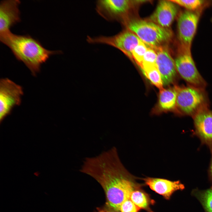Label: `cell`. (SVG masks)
<instances>
[{
	"label": "cell",
	"instance_id": "obj_1",
	"mask_svg": "<svg viewBox=\"0 0 212 212\" xmlns=\"http://www.w3.org/2000/svg\"><path fill=\"white\" fill-rule=\"evenodd\" d=\"M80 171L96 180L105 191L107 204L115 211L130 198L137 186L135 178L124 166L115 147L95 157L85 158Z\"/></svg>",
	"mask_w": 212,
	"mask_h": 212
},
{
	"label": "cell",
	"instance_id": "obj_2",
	"mask_svg": "<svg viewBox=\"0 0 212 212\" xmlns=\"http://www.w3.org/2000/svg\"><path fill=\"white\" fill-rule=\"evenodd\" d=\"M1 42L11 49L16 58L22 62L35 75L41 65L52 55L61 53L59 51L45 48L40 42L28 35H19L10 31L0 34Z\"/></svg>",
	"mask_w": 212,
	"mask_h": 212
},
{
	"label": "cell",
	"instance_id": "obj_3",
	"mask_svg": "<svg viewBox=\"0 0 212 212\" xmlns=\"http://www.w3.org/2000/svg\"><path fill=\"white\" fill-rule=\"evenodd\" d=\"M177 113L193 117L201 110L209 107V102L205 89L190 85H177Z\"/></svg>",
	"mask_w": 212,
	"mask_h": 212
},
{
	"label": "cell",
	"instance_id": "obj_4",
	"mask_svg": "<svg viewBox=\"0 0 212 212\" xmlns=\"http://www.w3.org/2000/svg\"><path fill=\"white\" fill-rule=\"evenodd\" d=\"M128 30L135 34L146 45L155 49L169 41L172 33L150 21L134 19L126 23Z\"/></svg>",
	"mask_w": 212,
	"mask_h": 212
},
{
	"label": "cell",
	"instance_id": "obj_5",
	"mask_svg": "<svg viewBox=\"0 0 212 212\" xmlns=\"http://www.w3.org/2000/svg\"><path fill=\"white\" fill-rule=\"evenodd\" d=\"M87 40L92 44H103L115 47L133 60L132 52L142 41L134 33L128 30L113 36H87Z\"/></svg>",
	"mask_w": 212,
	"mask_h": 212
},
{
	"label": "cell",
	"instance_id": "obj_6",
	"mask_svg": "<svg viewBox=\"0 0 212 212\" xmlns=\"http://www.w3.org/2000/svg\"><path fill=\"white\" fill-rule=\"evenodd\" d=\"M174 62L177 71L188 85L205 89L206 82L196 67L191 50L182 47L181 52Z\"/></svg>",
	"mask_w": 212,
	"mask_h": 212
},
{
	"label": "cell",
	"instance_id": "obj_7",
	"mask_svg": "<svg viewBox=\"0 0 212 212\" xmlns=\"http://www.w3.org/2000/svg\"><path fill=\"white\" fill-rule=\"evenodd\" d=\"M23 94V88L20 85L7 78L0 80V123L14 107L20 104Z\"/></svg>",
	"mask_w": 212,
	"mask_h": 212
},
{
	"label": "cell",
	"instance_id": "obj_8",
	"mask_svg": "<svg viewBox=\"0 0 212 212\" xmlns=\"http://www.w3.org/2000/svg\"><path fill=\"white\" fill-rule=\"evenodd\" d=\"M198 12L186 11L179 16L178 21V37L182 47L191 50L200 17Z\"/></svg>",
	"mask_w": 212,
	"mask_h": 212
},
{
	"label": "cell",
	"instance_id": "obj_9",
	"mask_svg": "<svg viewBox=\"0 0 212 212\" xmlns=\"http://www.w3.org/2000/svg\"><path fill=\"white\" fill-rule=\"evenodd\" d=\"M134 1L100 0L96 2L97 13L106 20L112 21L123 18Z\"/></svg>",
	"mask_w": 212,
	"mask_h": 212
},
{
	"label": "cell",
	"instance_id": "obj_10",
	"mask_svg": "<svg viewBox=\"0 0 212 212\" xmlns=\"http://www.w3.org/2000/svg\"><path fill=\"white\" fill-rule=\"evenodd\" d=\"M194 135L203 145L212 150V110L209 107L197 112L193 117Z\"/></svg>",
	"mask_w": 212,
	"mask_h": 212
},
{
	"label": "cell",
	"instance_id": "obj_11",
	"mask_svg": "<svg viewBox=\"0 0 212 212\" xmlns=\"http://www.w3.org/2000/svg\"><path fill=\"white\" fill-rule=\"evenodd\" d=\"M154 49L157 54L156 64L163 85H169L174 82L176 77L174 61L165 47L161 46Z\"/></svg>",
	"mask_w": 212,
	"mask_h": 212
},
{
	"label": "cell",
	"instance_id": "obj_12",
	"mask_svg": "<svg viewBox=\"0 0 212 212\" xmlns=\"http://www.w3.org/2000/svg\"><path fill=\"white\" fill-rule=\"evenodd\" d=\"M18 0H2L0 4V34L10 31V29L21 21Z\"/></svg>",
	"mask_w": 212,
	"mask_h": 212
},
{
	"label": "cell",
	"instance_id": "obj_13",
	"mask_svg": "<svg viewBox=\"0 0 212 212\" xmlns=\"http://www.w3.org/2000/svg\"><path fill=\"white\" fill-rule=\"evenodd\" d=\"M178 11L175 3L170 0L160 1L149 17V21L162 27L169 29L177 14Z\"/></svg>",
	"mask_w": 212,
	"mask_h": 212
},
{
	"label": "cell",
	"instance_id": "obj_14",
	"mask_svg": "<svg viewBox=\"0 0 212 212\" xmlns=\"http://www.w3.org/2000/svg\"><path fill=\"white\" fill-rule=\"evenodd\" d=\"M143 180L151 189L167 200L169 199L176 191L184 188V185L179 180L172 181L165 179L149 177Z\"/></svg>",
	"mask_w": 212,
	"mask_h": 212
},
{
	"label": "cell",
	"instance_id": "obj_15",
	"mask_svg": "<svg viewBox=\"0 0 212 212\" xmlns=\"http://www.w3.org/2000/svg\"><path fill=\"white\" fill-rule=\"evenodd\" d=\"M177 95V85L160 90L158 105L160 112H176Z\"/></svg>",
	"mask_w": 212,
	"mask_h": 212
},
{
	"label": "cell",
	"instance_id": "obj_16",
	"mask_svg": "<svg viewBox=\"0 0 212 212\" xmlns=\"http://www.w3.org/2000/svg\"><path fill=\"white\" fill-rule=\"evenodd\" d=\"M142 70L151 83L160 90L163 88L161 75L156 65L143 69Z\"/></svg>",
	"mask_w": 212,
	"mask_h": 212
},
{
	"label": "cell",
	"instance_id": "obj_17",
	"mask_svg": "<svg viewBox=\"0 0 212 212\" xmlns=\"http://www.w3.org/2000/svg\"><path fill=\"white\" fill-rule=\"evenodd\" d=\"M130 198L140 209H147L148 207L149 201L148 196L141 191L135 189L131 193Z\"/></svg>",
	"mask_w": 212,
	"mask_h": 212
},
{
	"label": "cell",
	"instance_id": "obj_18",
	"mask_svg": "<svg viewBox=\"0 0 212 212\" xmlns=\"http://www.w3.org/2000/svg\"><path fill=\"white\" fill-rule=\"evenodd\" d=\"M196 196L206 212H212V187L205 191H197Z\"/></svg>",
	"mask_w": 212,
	"mask_h": 212
},
{
	"label": "cell",
	"instance_id": "obj_19",
	"mask_svg": "<svg viewBox=\"0 0 212 212\" xmlns=\"http://www.w3.org/2000/svg\"><path fill=\"white\" fill-rule=\"evenodd\" d=\"M157 54L153 49L148 47L144 56L142 64L140 67L141 69L149 67L156 65Z\"/></svg>",
	"mask_w": 212,
	"mask_h": 212
},
{
	"label": "cell",
	"instance_id": "obj_20",
	"mask_svg": "<svg viewBox=\"0 0 212 212\" xmlns=\"http://www.w3.org/2000/svg\"><path fill=\"white\" fill-rule=\"evenodd\" d=\"M171 1L188 10L194 11L198 9L203 6L205 1L201 0H171Z\"/></svg>",
	"mask_w": 212,
	"mask_h": 212
},
{
	"label": "cell",
	"instance_id": "obj_21",
	"mask_svg": "<svg viewBox=\"0 0 212 212\" xmlns=\"http://www.w3.org/2000/svg\"><path fill=\"white\" fill-rule=\"evenodd\" d=\"M148 47L142 41L137 46L132 52L133 59L140 67Z\"/></svg>",
	"mask_w": 212,
	"mask_h": 212
},
{
	"label": "cell",
	"instance_id": "obj_22",
	"mask_svg": "<svg viewBox=\"0 0 212 212\" xmlns=\"http://www.w3.org/2000/svg\"><path fill=\"white\" fill-rule=\"evenodd\" d=\"M140 209L129 198L121 205L120 211L121 212H138Z\"/></svg>",
	"mask_w": 212,
	"mask_h": 212
},
{
	"label": "cell",
	"instance_id": "obj_23",
	"mask_svg": "<svg viewBox=\"0 0 212 212\" xmlns=\"http://www.w3.org/2000/svg\"><path fill=\"white\" fill-rule=\"evenodd\" d=\"M210 151L211 155L208 169V173L210 178L212 181V150Z\"/></svg>",
	"mask_w": 212,
	"mask_h": 212
},
{
	"label": "cell",
	"instance_id": "obj_24",
	"mask_svg": "<svg viewBox=\"0 0 212 212\" xmlns=\"http://www.w3.org/2000/svg\"><path fill=\"white\" fill-rule=\"evenodd\" d=\"M96 212H115L113 211H111L105 209L98 208Z\"/></svg>",
	"mask_w": 212,
	"mask_h": 212
}]
</instances>
